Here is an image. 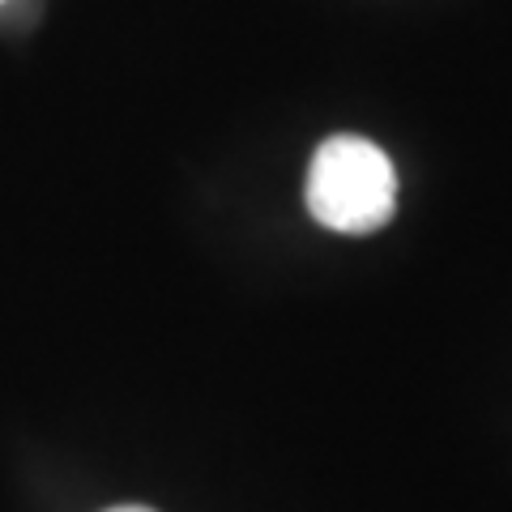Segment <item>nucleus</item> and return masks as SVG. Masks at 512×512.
<instances>
[{"label": "nucleus", "mask_w": 512, "mask_h": 512, "mask_svg": "<svg viewBox=\"0 0 512 512\" xmlns=\"http://www.w3.org/2000/svg\"><path fill=\"white\" fill-rule=\"evenodd\" d=\"M397 175L380 146L363 137H329L308 171V210L338 235L380 231L393 218Z\"/></svg>", "instance_id": "obj_1"}, {"label": "nucleus", "mask_w": 512, "mask_h": 512, "mask_svg": "<svg viewBox=\"0 0 512 512\" xmlns=\"http://www.w3.org/2000/svg\"><path fill=\"white\" fill-rule=\"evenodd\" d=\"M107 512H154V508H141V504H120V508H107Z\"/></svg>", "instance_id": "obj_2"}]
</instances>
